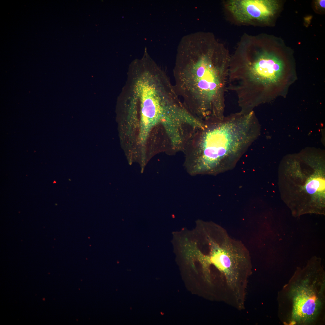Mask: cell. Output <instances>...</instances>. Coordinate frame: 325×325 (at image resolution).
<instances>
[{
    "label": "cell",
    "mask_w": 325,
    "mask_h": 325,
    "mask_svg": "<svg viewBox=\"0 0 325 325\" xmlns=\"http://www.w3.org/2000/svg\"><path fill=\"white\" fill-rule=\"evenodd\" d=\"M231 56L223 47L181 51L174 70L176 92L202 121L224 116Z\"/></svg>",
    "instance_id": "6da1fadb"
},
{
    "label": "cell",
    "mask_w": 325,
    "mask_h": 325,
    "mask_svg": "<svg viewBox=\"0 0 325 325\" xmlns=\"http://www.w3.org/2000/svg\"><path fill=\"white\" fill-rule=\"evenodd\" d=\"M195 148L187 154L185 164L190 175H215L236 163L256 135L253 111L241 112L206 122Z\"/></svg>",
    "instance_id": "7a4b0ae2"
},
{
    "label": "cell",
    "mask_w": 325,
    "mask_h": 325,
    "mask_svg": "<svg viewBox=\"0 0 325 325\" xmlns=\"http://www.w3.org/2000/svg\"><path fill=\"white\" fill-rule=\"evenodd\" d=\"M288 75L284 61L274 52L241 48L231 57L227 89L235 93L240 112L248 113L274 98Z\"/></svg>",
    "instance_id": "3957f363"
},
{
    "label": "cell",
    "mask_w": 325,
    "mask_h": 325,
    "mask_svg": "<svg viewBox=\"0 0 325 325\" xmlns=\"http://www.w3.org/2000/svg\"><path fill=\"white\" fill-rule=\"evenodd\" d=\"M122 97L139 105L142 143L159 122H167L175 127L187 116V110L174 86L160 70L139 69L129 73Z\"/></svg>",
    "instance_id": "277c9868"
},
{
    "label": "cell",
    "mask_w": 325,
    "mask_h": 325,
    "mask_svg": "<svg viewBox=\"0 0 325 325\" xmlns=\"http://www.w3.org/2000/svg\"><path fill=\"white\" fill-rule=\"evenodd\" d=\"M278 184L282 200L290 206L324 207L325 175L323 168L302 169L293 164L280 171Z\"/></svg>",
    "instance_id": "5b68a950"
},
{
    "label": "cell",
    "mask_w": 325,
    "mask_h": 325,
    "mask_svg": "<svg viewBox=\"0 0 325 325\" xmlns=\"http://www.w3.org/2000/svg\"><path fill=\"white\" fill-rule=\"evenodd\" d=\"M212 246L208 262L224 275L228 287L238 300L242 297V289L251 269L249 252L241 242L224 231L221 244L212 243Z\"/></svg>",
    "instance_id": "8992f818"
},
{
    "label": "cell",
    "mask_w": 325,
    "mask_h": 325,
    "mask_svg": "<svg viewBox=\"0 0 325 325\" xmlns=\"http://www.w3.org/2000/svg\"><path fill=\"white\" fill-rule=\"evenodd\" d=\"M324 278L307 274L293 277L288 286L292 322L308 324L319 314L324 297Z\"/></svg>",
    "instance_id": "52a82bcc"
},
{
    "label": "cell",
    "mask_w": 325,
    "mask_h": 325,
    "mask_svg": "<svg viewBox=\"0 0 325 325\" xmlns=\"http://www.w3.org/2000/svg\"><path fill=\"white\" fill-rule=\"evenodd\" d=\"M226 6L240 22L267 23L277 12L279 4L275 0H230Z\"/></svg>",
    "instance_id": "ba28073f"
},
{
    "label": "cell",
    "mask_w": 325,
    "mask_h": 325,
    "mask_svg": "<svg viewBox=\"0 0 325 325\" xmlns=\"http://www.w3.org/2000/svg\"><path fill=\"white\" fill-rule=\"evenodd\" d=\"M318 4L321 7L325 8V0H320L318 1Z\"/></svg>",
    "instance_id": "9c48e42d"
}]
</instances>
